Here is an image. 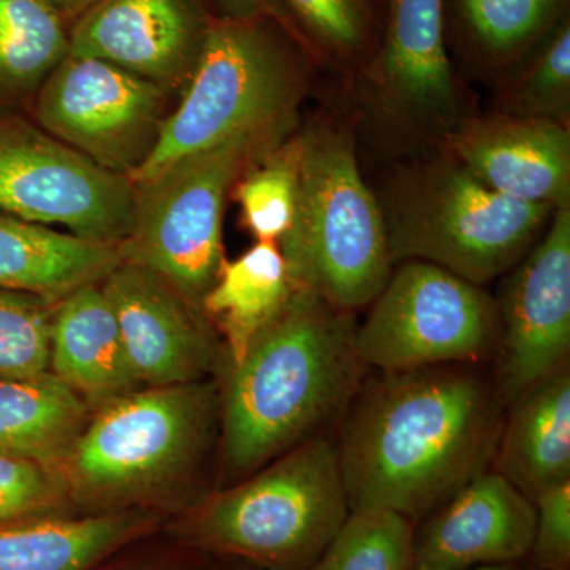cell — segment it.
Wrapping results in <instances>:
<instances>
[{"label":"cell","instance_id":"cell-30","mask_svg":"<svg viewBox=\"0 0 570 570\" xmlns=\"http://www.w3.org/2000/svg\"><path fill=\"white\" fill-rule=\"evenodd\" d=\"M296 26L341 58L366 50L371 18L366 0H283Z\"/></svg>","mask_w":570,"mask_h":570},{"label":"cell","instance_id":"cell-10","mask_svg":"<svg viewBox=\"0 0 570 570\" xmlns=\"http://www.w3.org/2000/svg\"><path fill=\"white\" fill-rule=\"evenodd\" d=\"M135 184L45 132L28 115H0V212L104 245L134 230Z\"/></svg>","mask_w":570,"mask_h":570},{"label":"cell","instance_id":"cell-36","mask_svg":"<svg viewBox=\"0 0 570 570\" xmlns=\"http://www.w3.org/2000/svg\"><path fill=\"white\" fill-rule=\"evenodd\" d=\"M234 570H266V569L255 568V566H250V568H245V569H234Z\"/></svg>","mask_w":570,"mask_h":570},{"label":"cell","instance_id":"cell-31","mask_svg":"<svg viewBox=\"0 0 570 570\" xmlns=\"http://www.w3.org/2000/svg\"><path fill=\"white\" fill-rule=\"evenodd\" d=\"M66 498L56 469L0 453V528L51 515Z\"/></svg>","mask_w":570,"mask_h":570},{"label":"cell","instance_id":"cell-20","mask_svg":"<svg viewBox=\"0 0 570 570\" xmlns=\"http://www.w3.org/2000/svg\"><path fill=\"white\" fill-rule=\"evenodd\" d=\"M124 262L121 245H104L0 212V288L59 302L100 283Z\"/></svg>","mask_w":570,"mask_h":570},{"label":"cell","instance_id":"cell-26","mask_svg":"<svg viewBox=\"0 0 570 570\" xmlns=\"http://www.w3.org/2000/svg\"><path fill=\"white\" fill-rule=\"evenodd\" d=\"M412 521L389 510H352L307 570H412Z\"/></svg>","mask_w":570,"mask_h":570},{"label":"cell","instance_id":"cell-27","mask_svg":"<svg viewBox=\"0 0 570 570\" xmlns=\"http://www.w3.org/2000/svg\"><path fill=\"white\" fill-rule=\"evenodd\" d=\"M55 305L45 296L0 288V379L50 371Z\"/></svg>","mask_w":570,"mask_h":570},{"label":"cell","instance_id":"cell-28","mask_svg":"<svg viewBox=\"0 0 570 570\" xmlns=\"http://www.w3.org/2000/svg\"><path fill=\"white\" fill-rule=\"evenodd\" d=\"M501 112L549 119L569 126L570 28L568 22L551 37L538 58L501 97Z\"/></svg>","mask_w":570,"mask_h":570},{"label":"cell","instance_id":"cell-32","mask_svg":"<svg viewBox=\"0 0 570 570\" xmlns=\"http://www.w3.org/2000/svg\"><path fill=\"white\" fill-rule=\"evenodd\" d=\"M535 524L531 551L542 570L570 568V480L534 498Z\"/></svg>","mask_w":570,"mask_h":570},{"label":"cell","instance_id":"cell-8","mask_svg":"<svg viewBox=\"0 0 570 570\" xmlns=\"http://www.w3.org/2000/svg\"><path fill=\"white\" fill-rule=\"evenodd\" d=\"M272 149L236 138L135 184L134 230L121 245L124 261L151 269L202 309L225 261L223 223L232 187Z\"/></svg>","mask_w":570,"mask_h":570},{"label":"cell","instance_id":"cell-35","mask_svg":"<svg viewBox=\"0 0 570 570\" xmlns=\"http://www.w3.org/2000/svg\"><path fill=\"white\" fill-rule=\"evenodd\" d=\"M419 570V569H412ZM463 570H519L513 568V564H494V566H479V568L463 569Z\"/></svg>","mask_w":570,"mask_h":570},{"label":"cell","instance_id":"cell-21","mask_svg":"<svg viewBox=\"0 0 570 570\" xmlns=\"http://www.w3.org/2000/svg\"><path fill=\"white\" fill-rule=\"evenodd\" d=\"M156 517L116 510L88 517H40L0 528V570H92L153 530Z\"/></svg>","mask_w":570,"mask_h":570},{"label":"cell","instance_id":"cell-7","mask_svg":"<svg viewBox=\"0 0 570 570\" xmlns=\"http://www.w3.org/2000/svg\"><path fill=\"white\" fill-rule=\"evenodd\" d=\"M208 382L145 387L97 409L59 464L67 494L100 512L156 497L193 466L212 428Z\"/></svg>","mask_w":570,"mask_h":570},{"label":"cell","instance_id":"cell-24","mask_svg":"<svg viewBox=\"0 0 570 570\" xmlns=\"http://www.w3.org/2000/svg\"><path fill=\"white\" fill-rule=\"evenodd\" d=\"M69 56V26L48 0H0V115H29Z\"/></svg>","mask_w":570,"mask_h":570},{"label":"cell","instance_id":"cell-6","mask_svg":"<svg viewBox=\"0 0 570 570\" xmlns=\"http://www.w3.org/2000/svg\"><path fill=\"white\" fill-rule=\"evenodd\" d=\"M340 448L311 438L205 502L187 523L202 549L266 570H307L347 520Z\"/></svg>","mask_w":570,"mask_h":570},{"label":"cell","instance_id":"cell-17","mask_svg":"<svg viewBox=\"0 0 570 570\" xmlns=\"http://www.w3.org/2000/svg\"><path fill=\"white\" fill-rule=\"evenodd\" d=\"M433 513L415 534L414 569L512 564L531 551L534 502L491 469Z\"/></svg>","mask_w":570,"mask_h":570},{"label":"cell","instance_id":"cell-29","mask_svg":"<svg viewBox=\"0 0 570 570\" xmlns=\"http://www.w3.org/2000/svg\"><path fill=\"white\" fill-rule=\"evenodd\" d=\"M564 0H460L469 31L497 59L524 50L549 28Z\"/></svg>","mask_w":570,"mask_h":570},{"label":"cell","instance_id":"cell-22","mask_svg":"<svg viewBox=\"0 0 570 570\" xmlns=\"http://www.w3.org/2000/svg\"><path fill=\"white\" fill-rule=\"evenodd\" d=\"M294 294L277 243L257 242L238 258H225L216 283L204 296L202 313L223 333L232 366L242 363Z\"/></svg>","mask_w":570,"mask_h":570},{"label":"cell","instance_id":"cell-11","mask_svg":"<svg viewBox=\"0 0 570 570\" xmlns=\"http://www.w3.org/2000/svg\"><path fill=\"white\" fill-rule=\"evenodd\" d=\"M176 97L110 62L67 56L41 86L29 115L56 140L130 178L156 148Z\"/></svg>","mask_w":570,"mask_h":570},{"label":"cell","instance_id":"cell-3","mask_svg":"<svg viewBox=\"0 0 570 570\" xmlns=\"http://www.w3.org/2000/svg\"><path fill=\"white\" fill-rule=\"evenodd\" d=\"M294 39L268 18L214 17L193 77L130 181H149L178 160L236 138L276 148L294 135L309 86V66Z\"/></svg>","mask_w":570,"mask_h":570},{"label":"cell","instance_id":"cell-25","mask_svg":"<svg viewBox=\"0 0 570 570\" xmlns=\"http://www.w3.org/2000/svg\"><path fill=\"white\" fill-rule=\"evenodd\" d=\"M302 145L298 132L255 160L239 175L230 197L239 220L255 243H277L294 225L299 197Z\"/></svg>","mask_w":570,"mask_h":570},{"label":"cell","instance_id":"cell-33","mask_svg":"<svg viewBox=\"0 0 570 570\" xmlns=\"http://www.w3.org/2000/svg\"><path fill=\"white\" fill-rule=\"evenodd\" d=\"M212 3L216 7V17L227 18V20L268 18L279 22L288 32L298 37V26L285 9L283 0H212Z\"/></svg>","mask_w":570,"mask_h":570},{"label":"cell","instance_id":"cell-5","mask_svg":"<svg viewBox=\"0 0 570 570\" xmlns=\"http://www.w3.org/2000/svg\"><path fill=\"white\" fill-rule=\"evenodd\" d=\"M381 206L393 264L426 262L478 285L513 269L554 213L494 193L448 153L396 178Z\"/></svg>","mask_w":570,"mask_h":570},{"label":"cell","instance_id":"cell-1","mask_svg":"<svg viewBox=\"0 0 570 570\" xmlns=\"http://www.w3.org/2000/svg\"><path fill=\"white\" fill-rule=\"evenodd\" d=\"M504 403L471 365L381 371L360 385L337 444L351 512L412 521L444 505L493 464Z\"/></svg>","mask_w":570,"mask_h":570},{"label":"cell","instance_id":"cell-18","mask_svg":"<svg viewBox=\"0 0 570 570\" xmlns=\"http://www.w3.org/2000/svg\"><path fill=\"white\" fill-rule=\"evenodd\" d=\"M50 371L94 412L140 387L102 281L82 285L56 302Z\"/></svg>","mask_w":570,"mask_h":570},{"label":"cell","instance_id":"cell-16","mask_svg":"<svg viewBox=\"0 0 570 570\" xmlns=\"http://www.w3.org/2000/svg\"><path fill=\"white\" fill-rule=\"evenodd\" d=\"M445 153L480 183L527 204L570 206L569 126L498 112L463 118L445 135Z\"/></svg>","mask_w":570,"mask_h":570},{"label":"cell","instance_id":"cell-12","mask_svg":"<svg viewBox=\"0 0 570 570\" xmlns=\"http://www.w3.org/2000/svg\"><path fill=\"white\" fill-rule=\"evenodd\" d=\"M513 268L497 302L494 354L497 387L508 403L569 365L570 206L554 209L549 228Z\"/></svg>","mask_w":570,"mask_h":570},{"label":"cell","instance_id":"cell-14","mask_svg":"<svg viewBox=\"0 0 570 570\" xmlns=\"http://www.w3.org/2000/svg\"><path fill=\"white\" fill-rule=\"evenodd\" d=\"M214 17L205 0H99L69 26V56L110 62L181 96Z\"/></svg>","mask_w":570,"mask_h":570},{"label":"cell","instance_id":"cell-34","mask_svg":"<svg viewBox=\"0 0 570 570\" xmlns=\"http://www.w3.org/2000/svg\"><path fill=\"white\" fill-rule=\"evenodd\" d=\"M48 2H50L52 9L61 14L62 20L67 22V26H70L71 22L77 20L78 17H81L86 10L96 6L99 0H48Z\"/></svg>","mask_w":570,"mask_h":570},{"label":"cell","instance_id":"cell-15","mask_svg":"<svg viewBox=\"0 0 570 570\" xmlns=\"http://www.w3.org/2000/svg\"><path fill=\"white\" fill-rule=\"evenodd\" d=\"M102 287L138 384L168 387L204 381L214 352L209 321L202 309L134 262L116 266Z\"/></svg>","mask_w":570,"mask_h":570},{"label":"cell","instance_id":"cell-2","mask_svg":"<svg viewBox=\"0 0 570 570\" xmlns=\"http://www.w3.org/2000/svg\"><path fill=\"white\" fill-rule=\"evenodd\" d=\"M348 311L295 292L232 366L224 397V461L253 474L317 434L348 406L365 370Z\"/></svg>","mask_w":570,"mask_h":570},{"label":"cell","instance_id":"cell-19","mask_svg":"<svg viewBox=\"0 0 570 570\" xmlns=\"http://www.w3.org/2000/svg\"><path fill=\"white\" fill-rule=\"evenodd\" d=\"M510 404L493 471L534 501L570 480L569 365L540 379Z\"/></svg>","mask_w":570,"mask_h":570},{"label":"cell","instance_id":"cell-23","mask_svg":"<svg viewBox=\"0 0 570 570\" xmlns=\"http://www.w3.org/2000/svg\"><path fill=\"white\" fill-rule=\"evenodd\" d=\"M89 415L88 404L51 371L0 379V453L58 471Z\"/></svg>","mask_w":570,"mask_h":570},{"label":"cell","instance_id":"cell-13","mask_svg":"<svg viewBox=\"0 0 570 570\" xmlns=\"http://www.w3.org/2000/svg\"><path fill=\"white\" fill-rule=\"evenodd\" d=\"M367 97L379 121L409 138L442 141L464 118L445 51L444 0H389Z\"/></svg>","mask_w":570,"mask_h":570},{"label":"cell","instance_id":"cell-4","mask_svg":"<svg viewBox=\"0 0 570 570\" xmlns=\"http://www.w3.org/2000/svg\"><path fill=\"white\" fill-rule=\"evenodd\" d=\"M298 137V206L281 253L295 292L352 313L370 305L392 275L381 202L363 179L346 129L321 121Z\"/></svg>","mask_w":570,"mask_h":570},{"label":"cell","instance_id":"cell-9","mask_svg":"<svg viewBox=\"0 0 570 570\" xmlns=\"http://www.w3.org/2000/svg\"><path fill=\"white\" fill-rule=\"evenodd\" d=\"M370 305L355 328V351L366 367L475 365L497 354V299L441 266L403 262Z\"/></svg>","mask_w":570,"mask_h":570}]
</instances>
